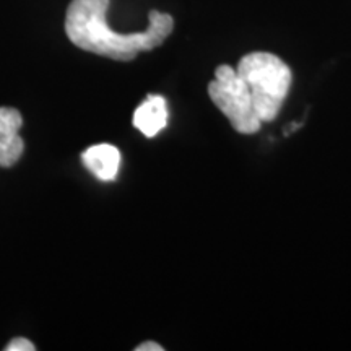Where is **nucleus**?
<instances>
[{"instance_id": "1", "label": "nucleus", "mask_w": 351, "mask_h": 351, "mask_svg": "<svg viewBox=\"0 0 351 351\" xmlns=\"http://www.w3.org/2000/svg\"><path fill=\"white\" fill-rule=\"evenodd\" d=\"M109 0H72L65 16V32L70 41L83 51L114 60H134L138 52L161 46L174 28L173 16L150 12V25L142 33L122 34L108 26Z\"/></svg>"}, {"instance_id": "2", "label": "nucleus", "mask_w": 351, "mask_h": 351, "mask_svg": "<svg viewBox=\"0 0 351 351\" xmlns=\"http://www.w3.org/2000/svg\"><path fill=\"white\" fill-rule=\"evenodd\" d=\"M236 70L249 86L262 124L276 119L293 80L288 65L270 52H251L239 60Z\"/></svg>"}, {"instance_id": "3", "label": "nucleus", "mask_w": 351, "mask_h": 351, "mask_svg": "<svg viewBox=\"0 0 351 351\" xmlns=\"http://www.w3.org/2000/svg\"><path fill=\"white\" fill-rule=\"evenodd\" d=\"M208 95L236 132L251 135L261 129L262 121L254 109L249 86L231 65H219L217 69L215 80L208 85Z\"/></svg>"}, {"instance_id": "4", "label": "nucleus", "mask_w": 351, "mask_h": 351, "mask_svg": "<svg viewBox=\"0 0 351 351\" xmlns=\"http://www.w3.org/2000/svg\"><path fill=\"white\" fill-rule=\"evenodd\" d=\"M23 117L13 108H0V168H10L23 155L25 143L20 137Z\"/></svg>"}, {"instance_id": "5", "label": "nucleus", "mask_w": 351, "mask_h": 351, "mask_svg": "<svg viewBox=\"0 0 351 351\" xmlns=\"http://www.w3.org/2000/svg\"><path fill=\"white\" fill-rule=\"evenodd\" d=\"M168 124V106L163 96L150 95L135 109L134 127L145 137H155Z\"/></svg>"}, {"instance_id": "6", "label": "nucleus", "mask_w": 351, "mask_h": 351, "mask_svg": "<svg viewBox=\"0 0 351 351\" xmlns=\"http://www.w3.org/2000/svg\"><path fill=\"white\" fill-rule=\"evenodd\" d=\"M83 163L101 181H112L121 166V153L108 143L86 148L82 155Z\"/></svg>"}, {"instance_id": "7", "label": "nucleus", "mask_w": 351, "mask_h": 351, "mask_svg": "<svg viewBox=\"0 0 351 351\" xmlns=\"http://www.w3.org/2000/svg\"><path fill=\"white\" fill-rule=\"evenodd\" d=\"M36 346H34L32 341L23 339V337H16L13 339L10 343L5 346V351H34Z\"/></svg>"}, {"instance_id": "8", "label": "nucleus", "mask_w": 351, "mask_h": 351, "mask_svg": "<svg viewBox=\"0 0 351 351\" xmlns=\"http://www.w3.org/2000/svg\"><path fill=\"white\" fill-rule=\"evenodd\" d=\"M135 351H163V346L155 343V341H145V343L138 345Z\"/></svg>"}]
</instances>
